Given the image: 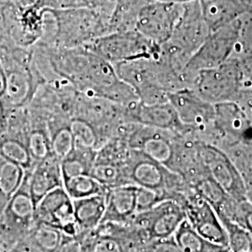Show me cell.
<instances>
[{
	"label": "cell",
	"instance_id": "obj_1",
	"mask_svg": "<svg viewBox=\"0 0 252 252\" xmlns=\"http://www.w3.org/2000/svg\"><path fill=\"white\" fill-rule=\"evenodd\" d=\"M49 52L54 72L82 94L123 106L139 101L134 89L118 77L114 65L85 47H49Z\"/></svg>",
	"mask_w": 252,
	"mask_h": 252
},
{
	"label": "cell",
	"instance_id": "obj_2",
	"mask_svg": "<svg viewBox=\"0 0 252 252\" xmlns=\"http://www.w3.org/2000/svg\"><path fill=\"white\" fill-rule=\"evenodd\" d=\"M55 20L54 47L72 49L85 47L109 34L107 15L94 8L50 10Z\"/></svg>",
	"mask_w": 252,
	"mask_h": 252
},
{
	"label": "cell",
	"instance_id": "obj_3",
	"mask_svg": "<svg viewBox=\"0 0 252 252\" xmlns=\"http://www.w3.org/2000/svg\"><path fill=\"white\" fill-rule=\"evenodd\" d=\"M241 23L237 20L232 24L210 33L207 40L184 66L181 79L186 88L193 77L202 70L215 68L228 61L229 55L237 45Z\"/></svg>",
	"mask_w": 252,
	"mask_h": 252
},
{
	"label": "cell",
	"instance_id": "obj_4",
	"mask_svg": "<svg viewBox=\"0 0 252 252\" xmlns=\"http://www.w3.org/2000/svg\"><path fill=\"white\" fill-rule=\"evenodd\" d=\"M85 48L113 65L152 56L160 50V46L154 44L136 30L109 33L94 39Z\"/></svg>",
	"mask_w": 252,
	"mask_h": 252
},
{
	"label": "cell",
	"instance_id": "obj_5",
	"mask_svg": "<svg viewBox=\"0 0 252 252\" xmlns=\"http://www.w3.org/2000/svg\"><path fill=\"white\" fill-rule=\"evenodd\" d=\"M184 11V5L151 1L140 9L135 30L156 45L171 37Z\"/></svg>",
	"mask_w": 252,
	"mask_h": 252
},
{
	"label": "cell",
	"instance_id": "obj_6",
	"mask_svg": "<svg viewBox=\"0 0 252 252\" xmlns=\"http://www.w3.org/2000/svg\"><path fill=\"white\" fill-rule=\"evenodd\" d=\"M240 70L235 63H225L215 68L197 73L189 84L191 91L207 103L225 102L238 92L240 84Z\"/></svg>",
	"mask_w": 252,
	"mask_h": 252
},
{
	"label": "cell",
	"instance_id": "obj_7",
	"mask_svg": "<svg viewBox=\"0 0 252 252\" xmlns=\"http://www.w3.org/2000/svg\"><path fill=\"white\" fill-rule=\"evenodd\" d=\"M126 169L130 183L145 189L170 193L180 184L179 174L140 151L130 150Z\"/></svg>",
	"mask_w": 252,
	"mask_h": 252
},
{
	"label": "cell",
	"instance_id": "obj_8",
	"mask_svg": "<svg viewBox=\"0 0 252 252\" xmlns=\"http://www.w3.org/2000/svg\"><path fill=\"white\" fill-rule=\"evenodd\" d=\"M35 223L54 227L64 235L80 233L74 216L73 200L63 187L50 191L36 204Z\"/></svg>",
	"mask_w": 252,
	"mask_h": 252
},
{
	"label": "cell",
	"instance_id": "obj_9",
	"mask_svg": "<svg viewBox=\"0 0 252 252\" xmlns=\"http://www.w3.org/2000/svg\"><path fill=\"white\" fill-rule=\"evenodd\" d=\"M185 219V209L175 200L168 199L150 210L137 213L133 220L152 240H157L172 237Z\"/></svg>",
	"mask_w": 252,
	"mask_h": 252
},
{
	"label": "cell",
	"instance_id": "obj_10",
	"mask_svg": "<svg viewBox=\"0 0 252 252\" xmlns=\"http://www.w3.org/2000/svg\"><path fill=\"white\" fill-rule=\"evenodd\" d=\"M200 159L207 167L211 179L237 203L246 201V187L241 175L225 154L216 148L205 146L200 150Z\"/></svg>",
	"mask_w": 252,
	"mask_h": 252
},
{
	"label": "cell",
	"instance_id": "obj_11",
	"mask_svg": "<svg viewBox=\"0 0 252 252\" xmlns=\"http://www.w3.org/2000/svg\"><path fill=\"white\" fill-rule=\"evenodd\" d=\"M29 173L18 190L11 196L2 212L3 220L11 230L28 231L35 225L36 205L29 190Z\"/></svg>",
	"mask_w": 252,
	"mask_h": 252
},
{
	"label": "cell",
	"instance_id": "obj_12",
	"mask_svg": "<svg viewBox=\"0 0 252 252\" xmlns=\"http://www.w3.org/2000/svg\"><path fill=\"white\" fill-rule=\"evenodd\" d=\"M186 218L194 230L213 243L228 248L225 229L215 208L204 199L185 209Z\"/></svg>",
	"mask_w": 252,
	"mask_h": 252
},
{
	"label": "cell",
	"instance_id": "obj_13",
	"mask_svg": "<svg viewBox=\"0 0 252 252\" xmlns=\"http://www.w3.org/2000/svg\"><path fill=\"white\" fill-rule=\"evenodd\" d=\"M168 101L175 108L179 120L184 127L201 126L208 123L215 115L209 103L201 99L189 89L169 94Z\"/></svg>",
	"mask_w": 252,
	"mask_h": 252
},
{
	"label": "cell",
	"instance_id": "obj_14",
	"mask_svg": "<svg viewBox=\"0 0 252 252\" xmlns=\"http://www.w3.org/2000/svg\"><path fill=\"white\" fill-rule=\"evenodd\" d=\"M137 186L127 184L108 189L106 211L101 224L125 223L136 215Z\"/></svg>",
	"mask_w": 252,
	"mask_h": 252
},
{
	"label": "cell",
	"instance_id": "obj_15",
	"mask_svg": "<svg viewBox=\"0 0 252 252\" xmlns=\"http://www.w3.org/2000/svg\"><path fill=\"white\" fill-rule=\"evenodd\" d=\"M29 173V190L36 205L47 193L63 187L61 162L54 156L37 162Z\"/></svg>",
	"mask_w": 252,
	"mask_h": 252
},
{
	"label": "cell",
	"instance_id": "obj_16",
	"mask_svg": "<svg viewBox=\"0 0 252 252\" xmlns=\"http://www.w3.org/2000/svg\"><path fill=\"white\" fill-rule=\"evenodd\" d=\"M199 4L210 33L232 24L245 10L238 0H200Z\"/></svg>",
	"mask_w": 252,
	"mask_h": 252
},
{
	"label": "cell",
	"instance_id": "obj_17",
	"mask_svg": "<svg viewBox=\"0 0 252 252\" xmlns=\"http://www.w3.org/2000/svg\"><path fill=\"white\" fill-rule=\"evenodd\" d=\"M106 193L73 200L74 216L79 232L98 229L106 211Z\"/></svg>",
	"mask_w": 252,
	"mask_h": 252
},
{
	"label": "cell",
	"instance_id": "obj_18",
	"mask_svg": "<svg viewBox=\"0 0 252 252\" xmlns=\"http://www.w3.org/2000/svg\"><path fill=\"white\" fill-rule=\"evenodd\" d=\"M91 176L107 189L131 184L126 169V161L95 157Z\"/></svg>",
	"mask_w": 252,
	"mask_h": 252
},
{
	"label": "cell",
	"instance_id": "obj_19",
	"mask_svg": "<svg viewBox=\"0 0 252 252\" xmlns=\"http://www.w3.org/2000/svg\"><path fill=\"white\" fill-rule=\"evenodd\" d=\"M173 238L182 252H230L228 248L213 243L199 234L187 218L180 223Z\"/></svg>",
	"mask_w": 252,
	"mask_h": 252
},
{
	"label": "cell",
	"instance_id": "obj_20",
	"mask_svg": "<svg viewBox=\"0 0 252 252\" xmlns=\"http://www.w3.org/2000/svg\"><path fill=\"white\" fill-rule=\"evenodd\" d=\"M69 122L70 120L64 118L50 117L47 119L52 153L60 162L74 149V138Z\"/></svg>",
	"mask_w": 252,
	"mask_h": 252
},
{
	"label": "cell",
	"instance_id": "obj_21",
	"mask_svg": "<svg viewBox=\"0 0 252 252\" xmlns=\"http://www.w3.org/2000/svg\"><path fill=\"white\" fill-rule=\"evenodd\" d=\"M26 173L23 167L0 155V214H2L9 199L21 187Z\"/></svg>",
	"mask_w": 252,
	"mask_h": 252
},
{
	"label": "cell",
	"instance_id": "obj_22",
	"mask_svg": "<svg viewBox=\"0 0 252 252\" xmlns=\"http://www.w3.org/2000/svg\"><path fill=\"white\" fill-rule=\"evenodd\" d=\"M0 155L9 162H14L26 171H31L35 162L27 146V140L18 135H0Z\"/></svg>",
	"mask_w": 252,
	"mask_h": 252
},
{
	"label": "cell",
	"instance_id": "obj_23",
	"mask_svg": "<svg viewBox=\"0 0 252 252\" xmlns=\"http://www.w3.org/2000/svg\"><path fill=\"white\" fill-rule=\"evenodd\" d=\"M97 151L74 147L72 152L61 161L62 178L91 175Z\"/></svg>",
	"mask_w": 252,
	"mask_h": 252
},
{
	"label": "cell",
	"instance_id": "obj_24",
	"mask_svg": "<svg viewBox=\"0 0 252 252\" xmlns=\"http://www.w3.org/2000/svg\"><path fill=\"white\" fill-rule=\"evenodd\" d=\"M225 229L228 249L230 252H252V235L241 225L235 222L222 212H217Z\"/></svg>",
	"mask_w": 252,
	"mask_h": 252
},
{
	"label": "cell",
	"instance_id": "obj_25",
	"mask_svg": "<svg viewBox=\"0 0 252 252\" xmlns=\"http://www.w3.org/2000/svg\"><path fill=\"white\" fill-rule=\"evenodd\" d=\"M63 188L72 200L106 193L108 189L91 175L63 179Z\"/></svg>",
	"mask_w": 252,
	"mask_h": 252
},
{
	"label": "cell",
	"instance_id": "obj_26",
	"mask_svg": "<svg viewBox=\"0 0 252 252\" xmlns=\"http://www.w3.org/2000/svg\"><path fill=\"white\" fill-rule=\"evenodd\" d=\"M69 126L74 138V147L98 151L102 147L95 128L80 118H72Z\"/></svg>",
	"mask_w": 252,
	"mask_h": 252
},
{
	"label": "cell",
	"instance_id": "obj_27",
	"mask_svg": "<svg viewBox=\"0 0 252 252\" xmlns=\"http://www.w3.org/2000/svg\"><path fill=\"white\" fill-rule=\"evenodd\" d=\"M32 242L38 252H56L63 239V233L51 226L35 223L31 229Z\"/></svg>",
	"mask_w": 252,
	"mask_h": 252
},
{
	"label": "cell",
	"instance_id": "obj_28",
	"mask_svg": "<svg viewBox=\"0 0 252 252\" xmlns=\"http://www.w3.org/2000/svg\"><path fill=\"white\" fill-rule=\"evenodd\" d=\"M99 234L95 231L80 232L76 235H64L56 252H94Z\"/></svg>",
	"mask_w": 252,
	"mask_h": 252
},
{
	"label": "cell",
	"instance_id": "obj_29",
	"mask_svg": "<svg viewBox=\"0 0 252 252\" xmlns=\"http://www.w3.org/2000/svg\"><path fill=\"white\" fill-rule=\"evenodd\" d=\"M200 197L207 201L216 211H219L225 201L228 194L212 179L202 180L197 184Z\"/></svg>",
	"mask_w": 252,
	"mask_h": 252
},
{
	"label": "cell",
	"instance_id": "obj_30",
	"mask_svg": "<svg viewBox=\"0 0 252 252\" xmlns=\"http://www.w3.org/2000/svg\"><path fill=\"white\" fill-rule=\"evenodd\" d=\"M169 193L155 191L153 189H145L137 186V196H136V212L141 213L152 209L164 200H168ZM136 213V214H137Z\"/></svg>",
	"mask_w": 252,
	"mask_h": 252
},
{
	"label": "cell",
	"instance_id": "obj_31",
	"mask_svg": "<svg viewBox=\"0 0 252 252\" xmlns=\"http://www.w3.org/2000/svg\"><path fill=\"white\" fill-rule=\"evenodd\" d=\"M37 7L46 10L92 8L88 0H39Z\"/></svg>",
	"mask_w": 252,
	"mask_h": 252
},
{
	"label": "cell",
	"instance_id": "obj_32",
	"mask_svg": "<svg viewBox=\"0 0 252 252\" xmlns=\"http://www.w3.org/2000/svg\"><path fill=\"white\" fill-rule=\"evenodd\" d=\"M94 252H125L122 244L115 237L98 235Z\"/></svg>",
	"mask_w": 252,
	"mask_h": 252
},
{
	"label": "cell",
	"instance_id": "obj_33",
	"mask_svg": "<svg viewBox=\"0 0 252 252\" xmlns=\"http://www.w3.org/2000/svg\"><path fill=\"white\" fill-rule=\"evenodd\" d=\"M149 252H182L173 236L165 239L153 240L151 244Z\"/></svg>",
	"mask_w": 252,
	"mask_h": 252
},
{
	"label": "cell",
	"instance_id": "obj_34",
	"mask_svg": "<svg viewBox=\"0 0 252 252\" xmlns=\"http://www.w3.org/2000/svg\"><path fill=\"white\" fill-rule=\"evenodd\" d=\"M238 207H239V212L238 214L241 217V220L243 221L240 223L243 225L252 235V204L243 201L238 203Z\"/></svg>",
	"mask_w": 252,
	"mask_h": 252
},
{
	"label": "cell",
	"instance_id": "obj_35",
	"mask_svg": "<svg viewBox=\"0 0 252 252\" xmlns=\"http://www.w3.org/2000/svg\"><path fill=\"white\" fill-rule=\"evenodd\" d=\"M12 108L3 99V97H0V135H2L7 127L8 118L9 112Z\"/></svg>",
	"mask_w": 252,
	"mask_h": 252
},
{
	"label": "cell",
	"instance_id": "obj_36",
	"mask_svg": "<svg viewBox=\"0 0 252 252\" xmlns=\"http://www.w3.org/2000/svg\"><path fill=\"white\" fill-rule=\"evenodd\" d=\"M11 1L20 10H25L33 7H37L39 0H11Z\"/></svg>",
	"mask_w": 252,
	"mask_h": 252
},
{
	"label": "cell",
	"instance_id": "obj_37",
	"mask_svg": "<svg viewBox=\"0 0 252 252\" xmlns=\"http://www.w3.org/2000/svg\"><path fill=\"white\" fill-rule=\"evenodd\" d=\"M155 1H161V2H166V3H173V4H188L189 2H192L194 0H155Z\"/></svg>",
	"mask_w": 252,
	"mask_h": 252
},
{
	"label": "cell",
	"instance_id": "obj_38",
	"mask_svg": "<svg viewBox=\"0 0 252 252\" xmlns=\"http://www.w3.org/2000/svg\"><path fill=\"white\" fill-rule=\"evenodd\" d=\"M110 1H113V2H115V0H110Z\"/></svg>",
	"mask_w": 252,
	"mask_h": 252
},
{
	"label": "cell",
	"instance_id": "obj_39",
	"mask_svg": "<svg viewBox=\"0 0 252 252\" xmlns=\"http://www.w3.org/2000/svg\"></svg>",
	"mask_w": 252,
	"mask_h": 252
}]
</instances>
